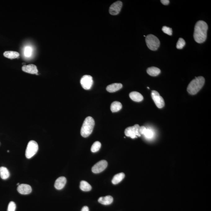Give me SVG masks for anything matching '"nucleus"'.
Segmentation results:
<instances>
[{
    "instance_id": "obj_1",
    "label": "nucleus",
    "mask_w": 211,
    "mask_h": 211,
    "mask_svg": "<svg viewBox=\"0 0 211 211\" xmlns=\"http://www.w3.org/2000/svg\"><path fill=\"white\" fill-rule=\"evenodd\" d=\"M208 29L207 24L203 20L199 21L196 24L194 38L197 43H203L206 41Z\"/></svg>"
},
{
    "instance_id": "obj_2",
    "label": "nucleus",
    "mask_w": 211,
    "mask_h": 211,
    "mask_svg": "<svg viewBox=\"0 0 211 211\" xmlns=\"http://www.w3.org/2000/svg\"><path fill=\"white\" fill-rule=\"evenodd\" d=\"M205 83V79L202 76L196 77L188 85L187 91L191 95H195L200 90Z\"/></svg>"
},
{
    "instance_id": "obj_3",
    "label": "nucleus",
    "mask_w": 211,
    "mask_h": 211,
    "mask_svg": "<svg viewBox=\"0 0 211 211\" xmlns=\"http://www.w3.org/2000/svg\"><path fill=\"white\" fill-rule=\"evenodd\" d=\"M95 125V121L91 116H88L84 121L81 130V134L82 137L86 138L92 134Z\"/></svg>"
},
{
    "instance_id": "obj_4",
    "label": "nucleus",
    "mask_w": 211,
    "mask_h": 211,
    "mask_svg": "<svg viewBox=\"0 0 211 211\" xmlns=\"http://www.w3.org/2000/svg\"><path fill=\"white\" fill-rule=\"evenodd\" d=\"M147 46L152 51H156L159 48L160 42L158 38L153 34H149L146 37Z\"/></svg>"
},
{
    "instance_id": "obj_5",
    "label": "nucleus",
    "mask_w": 211,
    "mask_h": 211,
    "mask_svg": "<svg viewBox=\"0 0 211 211\" xmlns=\"http://www.w3.org/2000/svg\"><path fill=\"white\" fill-rule=\"evenodd\" d=\"M38 149V146L36 142L31 140L28 143L25 151V156L30 159L37 153Z\"/></svg>"
},
{
    "instance_id": "obj_6",
    "label": "nucleus",
    "mask_w": 211,
    "mask_h": 211,
    "mask_svg": "<svg viewBox=\"0 0 211 211\" xmlns=\"http://www.w3.org/2000/svg\"><path fill=\"white\" fill-rule=\"evenodd\" d=\"M140 127L138 125H135L134 126L128 127L125 130V135L133 139L140 137L141 134L139 132Z\"/></svg>"
},
{
    "instance_id": "obj_7",
    "label": "nucleus",
    "mask_w": 211,
    "mask_h": 211,
    "mask_svg": "<svg viewBox=\"0 0 211 211\" xmlns=\"http://www.w3.org/2000/svg\"><path fill=\"white\" fill-rule=\"evenodd\" d=\"M80 83L84 89L89 90L91 89L93 84V78L90 75L84 76L81 79Z\"/></svg>"
},
{
    "instance_id": "obj_8",
    "label": "nucleus",
    "mask_w": 211,
    "mask_h": 211,
    "mask_svg": "<svg viewBox=\"0 0 211 211\" xmlns=\"http://www.w3.org/2000/svg\"><path fill=\"white\" fill-rule=\"evenodd\" d=\"M152 96L157 107L159 108L164 107L165 105L164 99L160 95L159 93L156 91L152 90Z\"/></svg>"
},
{
    "instance_id": "obj_9",
    "label": "nucleus",
    "mask_w": 211,
    "mask_h": 211,
    "mask_svg": "<svg viewBox=\"0 0 211 211\" xmlns=\"http://www.w3.org/2000/svg\"><path fill=\"white\" fill-rule=\"evenodd\" d=\"M108 166V162L105 160L99 161L92 168L93 173L98 174L101 173Z\"/></svg>"
},
{
    "instance_id": "obj_10",
    "label": "nucleus",
    "mask_w": 211,
    "mask_h": 211,
    "mask_svg": "<svg viewBox=\"0 0 211 211\" xmlns=\"http://www.w3.org/2000/svg\"><path fill=\"white\" fill-rule=\"evenodd\" d=\"M122 7V2L117 1L111 5L109 9V13L112 15H116L120 12Z\"/></svg>"
},
{
    "instance_id": "obj_11",
    "label": "nucleus",
    "mask_w": 211,
    "mask_h": 211,
    "mask_svg": "<svg viewBox=\"0 0 211 211\" xmlns=\"http://www.w3.org/2000/svg\"><path fill=\"white\" fill-rule=\"evenodd\" d=\"M17 189L20 194H23V195L30 194L32 191V188L30 185L28 184H20L18 187Z\"/></svg>"
},
{
    "instance_id": "obj_12",
    "label": "nucleus",
    "mask_w": 211,
    "mask_h": 211,
    "mask_svg": "<svg viewBox=\"0 0 211 211\" xmlns=\"http://www.w3.org/2000/svg\"><path fill=\"white\" fill-rule=\"evenodd\" d=\"M139 132L141 135H143L146 138L152 139L154 137V133L152 130L146 128L144 126H140Z\"/></svg>"
},
{
    "instance_id": "obj_13",
    "label": "nucleus",
    "mask_w": 211,
    "mask_h": 211,
    "mask_svg": "<svg viewBox=\"0 0 211 211\" xmlns=\"http://www.w3.org/2000/svg\"><path fill=\"white\" fill-rule=\"evenodd\" d=\"M22 71L31 74L38 75V70L36 66L34 64L24 65L22 67Z\"/></svg>"
},
{
    "instance_id": "obj_14",
    "label": "nucleus",
    "mask_w": 211,
    "mask_h": 211,
    "mask_svg": "<svg viewBox=\"0 0 211 211\" xmlns=\"http://www.w3.org/2000/svg\"><path fill=\"white\" fill-rule=\"evenodd\" d=\"M66 182L67 179L65 177H59L56 179L55 182V188L58 190L62 189L65 186Z\"/></svg>"
},
{
    "instance_id": "obj_15",
    "label": "nucleus",
    "mask_w": 211,
    "mask_h": 211,
    "mask_svg": "<svg viewBox=\"0 0 211 211\" xmlns=\"http://www.w3.org/2000/svg\"><path fill=\"white\" fill-rule=\"evenodd\" d=\"M122 85L119 83H115L108 85L107 87L108 92L110 93L116 92L122 89Z\"/></svg>"
},
{
    "instance_id": "obj_16",
    "label": "nucleus",
    "mask_w": 211,
    "mask_h": 211,
    "mask_svg": "<svg viewBox=\"0 0 211 211\" xmlns=\"http://www.w3.org/2000/svg\"><path fill=\"white\" fill-rule=\"evenodd\" d=\"M130 97L131 100L135 102H141L143 101V95L137 92H132L130 94Z\"/></svg>"
},
{
    "instance_id": "obj_17",
    "label": "nucleus",
    "mask_w": 211,
    "mask_h": 211,
    "mask_svg": "<svg viewBox=\"0 0 211 211\" xmlns=\"http://www.w3.org/2000/svg\"><path fill=\"white\" fill-rule=\"evenodd\" d=\"M113 198L111 196H106L105 197H100L98 200V202L101 204L107 205L112 204L113 202Z\"/></svg>"
},
{
    "instance_id": "obj_18",
    "label": "nucleus",
    "mask_w": 211,
    "mask_h": 211,
    "mask_svg": "<svg viewBox=\"0 0 211 211\" xmlns=\"http://www.w3.org/2000/svg\"><path fill=\"white\" fill-rule=\"evenodd\" d=\"M147 72L151 76H156L160 73L161 70L157 67H152L148 68L147 70Z\"/></svg>"
},
{
    "instance_id": "obj_19",
    "label": "nucleus",
    "mask_w": 211,
    "mask_h": 211,
    "mask_svg": "<svg viewBox=\"0 0 211 211\" xmlns=\"http://www.w3.org/2000/svg\"><path fill=\"white\" fill-rule=\"evenodd\" d=\"M4 56L9 59H13L18 58L20 56L19 52L13 51H7L4 53Z\"/></svg>"
},
{
    "instance_id": "obj_20",
    "label": "nucleus",
    "mask_w": 211,
    "mask_h": 211,
    "mask_svg": "<svg viewBox=\"0 0 211 211\" xmlns=\"http://www.w3.org/2000/svg\"><path fill=\"white\" fill-rule=\"evenodd\" d=\"M125 176V174L124 173H120L115 175L112 180V183L114 185L119 183L124 179Z\"/></svg>"
},
{
    "instance_id": "obj_21",
    "label": "nucleus",
    "mask_w": 211,
    "mask_h": 211,
    "mask_svg": "<svg viewBox=\"0 0 211 211\" xmlns=\"http://www.w3.org/2000/svg\"><path fill=\"white\" fill-rule=\"evenodd\" d=\"M10 173L5 167H0V177L3 179H7L10 177Z\"/></svg>"
},
{
    "instance_id": "obj_22",
    "label": "nucleus",
    "mask_w": 211,
    "mask_h": 211,
    "mask_svg": "<svg viewBox=\"0 0 211 211\" xmlns=\"http://www.w3.org/2000/svg\"><path fill=\"white\" fill-rule=\"evenodd\" d=\"M122 108V104L119 102L114 101L111 105V110L112 112H116L120 110Z\"/></svg>"
},
{
    "instance_id": "obj_23",
    "label": "nucleus",
    "mask_w": 211,
    "mask_h": 211,
    "mask_svg": "<svg viewBox=\"0 0 211 211\" xmlns=\"http://www.w3.org/2000/svg\"><path fill=\"white\" fill-rule=\"evenodd\" d=\"M80 188L82 191H90L92 188L90 184L87 182L85 181H82L80 182Z\"/></svg>"
},
{
    "instance_id": "obj_24",
    "label": "nucleus",
    "mask_w": 211,
    "mask_h": 211,
    "mask_svg": "<svg viewBox=\"0 0 211 211\" xmlns=\"http://www.w3.org/2000/svg\"><path fill=\"white\" fill-rule=\"evenodd\" d=\"M33 49L32 48L29 46H26L24 51V55L27 58H29L32 56Z\"/></svg>"
},
{
    "instance_id": "obj_25",
    "label": "nucleus",
    "mask_w": 211,
    "mask_h": 211,
    "mask_svg": "<svg viewBox=\"0 0 211 211\" xmlns=\"http://www.w3.org/2000/svg\"><path fill=\"white\" fill-rule=\"evenodd\" d=\"M101 143L99 142L96 141L92 145L91 148V151L93 152H98L101 148Z\"/></svg>"
},
{
    "instance_id": "obj_26",
    "label": "nucleus",
    "mask_w": 211,
    "mask_h": 211,
    "mask_svg": "<svg viewBox=\"0 0 211 211\" xmlns=\"http://www.w3.org/2000/svg\"><path fill=\"white\" fill-rule=\"evenodd\" d=\"M185 45V40L182 38H179L178 40L177 45H176V47L178 49H182L183 47Z\"/></svg>"
},
{
    "instance_id": "obj_27",
    "label": "nucleus",
    "mask_w": 211,
    "mask_h": 211,
    "mask_svg": "<svg viewBox=\"0 0 211 211\" xmlns=\"http://www.w3.org/2000/svg\"><path fill=\"white\" fill-rule=\"evenodd\" d=\"M162 30L165 33L168 34V35L171 36L173 33V31L171 28L168 27L164 26L163 27Z\"/></svg>"
},
{
    "instance_id": "obj_28",
    "label": "nucleus",
    "mask_w": 211,
    "mask_h": 211,
    "mask_svg": "<svg viewBox=\"0 0 211 211\" xmlns=\"http://www.w3.org/2000/svg\"><path fill=\"white\" fill-rule=\"evenodd\" d=\"M16 209V204L14 202L11 201L8 204L7 211H15Z\"/></svg>"
},
{
    "instance_id": "obj_29",
    "label": "nucleus",
    "mask_w": 211,
    "mask_h": 211,
    "mask_svg": "<svg viewBox=\"0 0 211 211\" xmlns=\"http://www.w3.org/2000/svg\"><path fill=\"white\" fill-rule=\"evenodd\" d=\"M160 1L164 5H168L170 2V1L169 0H161Z\"/></svg>"
},
{
    "instance_id": "obj_30",
    "label": "nucleus",
    "mask_w": 211,
    "mask_h": 211,
    "mask_svg": "<svg viewBox=\"0 0 211 211\" xmlns=\"http://www.w3.org/2000/svg\"><path fill=\"white\" fill-rule=\"evenodd\" d=\"M81 211H89V208L87 206H84Z\"/></svg>"
},
{
    "instance_id": "obj_31",
    "label": "nucleus",
    "mask_w": 211,
    "mask_h": 211,
    "mask_svg": "<svg viewBox=\"0 0 211 211\" xmlns=\"http://www.w3.org/2000/svg\"><path fill=\"white\" fill-rule=\"evenodd\" d=\"M16 185H18V186H19V183H18V184H16Z\"/></svg>"
},
{
    "instance_id": "obj_32",
    "label": "nucleus",
    "mask_w": 211,
    "mask_h": 211,
    "mask_svg": "<svg viewBox=\"0 0 211 211\" xmlns=\"http://www.w3.org/2000/svg\"><path fill=\"white\" fill-rule=\"evenodd\" d=\"M7 152H9V151H8V150L7 151Z\"/></svg>"
}]
</instances>
